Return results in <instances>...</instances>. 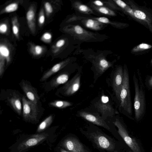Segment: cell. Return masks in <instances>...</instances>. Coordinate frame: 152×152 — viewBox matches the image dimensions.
I'll return each mask as SVG.
<instances>
[{
    "mask_svg": "<svg viewBox=\"0 0 152 152\" xmlns=\"http://www.w3.org/2000/svg\"><path fill=\"white\" fill-rule=\"evenodd\" d=\"M80 132L92 143L93 146L103 152H120L118 143L113 138L99 129H82Z\"/></svg>",
    "mask_w": 152,
    "mask_h": 152,
    "instance_id": "1",
    "label": "cell"
},
{
    "mask_svg": "<svg viewBox=\"0 0 152 152\" xmlns=\"http://www.w3.org/2000/svg\"><path fill=\"white\" fill-rule=\"evenodd\" d=\"M138 79L134 74L133 80L135 90L134 108L135 118L139 120L144 113L145 110V96L144 86L140 74H138Z\"/></svg>",
    "mask_w": 152,
    "mask_h": 152,
    "instance_id": "2",
    "label": "cell"
},
{
    "mask_svg": "<svg viewBox=\"0 0 152 152\" xmlns=\"http://www.w3.org/2000/svg\"><path fill=\"white\" fill-rule=\"evenodd\" d=\"M65 32L80 40L86 42L101 40V35L89 31L78 24H69L64 27Z\"/></svg>",
    "mask_w": 152,
    "mask_h": 152,
    "instance_id": "3",
    "label": "cell"
},
{
    "mask_svg": "<svg viewBox=\"0 0 152 152\" xmlns=\"http://www.w3.org/2000/svg\"><path fill=\"white\" fill-rule=\"evenodd\" d=\"M124 81L120 92V107L126 113L132 115V104L131 100L129 73L126 69H124Z\"/></svg>",
    "mask_w": 152,
    "mask_h": 152,
    "instance_id": "4",
    "label": "cell"
},
{
    "mask_svg": "<svg viewBox=\"0 0 152 152\" xmlns=\"http://www.w3.org/2000/svg\"><path fill=\"white\" fill-rule=\"evenodd\" d=\"M118 129V132L132 152H142L139 144L134 138L131 137L124 126L117 118L113 122Z\"/></svg>",
    "mask_w": 152,
    "mask_h": 152,
    "instance_id": "5",
    "label": "cell"
},
{
    "mask_svg": "<svg viewBox=\"0 0 152 152\" xmlns=\"http://www.w3.org/2000/svg\"><path fill=\"white\" fill-rule=\"evenodd\" d=\"M78 22L85 28L94 31H99L103 29L106 26L93 18L85 17L73 15L66 21V22Z\"/></svg>",
    "mask_w": 152,
    "mask_h": 152,
    "instance_id": "6",
    "label": "cell"
},
{
    "mask_svg": "<svg viewBox=\"0 0 152 152\" xmlns=\"http://www.w3.org/2000/svg\"><path fill=\"white\" fill-rule=\"evenodd\" d=\"M23 115L26 121H35L37 119L38 110L37 104L23 96L22 99Z\"/></svg>",
    "mask_w": 152,
    "mask_h": 152,
    "instance_id": "7",
    "label": "cell"
},
{
    "mask_svg": "<svg viewBox=\"0 0 152 152\" xmlns=\"http://www.w3.org/2000/svg\"><path fill=\"white\" fill-rule=\"evenodd\" d=\"M61 145L65 150L69 152H89L79 140L74 136H70L65 138Z\"/></svg>",
    "mask_w": 152,
    "mask_h": 152,
    "instance_id": "8",
    "label": "cell"
},
{
    "mask_svg": "<svg viewBox=\"0 0 152 152\" xmlns=\"http://www.w3.org/2000/svg\"><path fill=\"white\" fill-rule=\"evenodd\" d=\"M48 136L47 134L43 133L30 136L19 144L17 149L22 151L36 145L44 140Z\"/></svg>",
    "mask_w": 152,
    "mask_h": 152,
    "instance_id": "9",
    "label": "cell"
},
{
    "mask_svg": "<svg viewBox=\"0 0 152 152\" xmlns=\"http://www.w3.org/2000/svg\"><path fill=\"white\" fill-rule=\"evenodd\" d=\"M80 116L96 125L102 127L112 133L111 128L108 125L104 120L99 115L95 113L86 111H81L79 113Z\"/></svg>",
    "mask_w": 152,
    "mask_h": 152,
    "instance_id": "10",
    "label": "cell"
},
{
    "mask_svg": "<svg viewBox=\"0 0 152 152\" xmlns=\"http://www.w3.org/2000/svg\"><path fill=\"white\" fill-rule=\"evenodd\" d=\"M123 81V71L122 67H119L117 69L114 74L113 87L116 96L119 100Z\"/></svg>",
    "mask_w": 152,
    "mask_h": 152,
    "instance_id": "11",
    "label": "cell"
},
{
    "mask_svg": "<svg viewBox=\"0 0 152 152\" xmlns=\"http://www.w3.org/2000/svg\"><path fill=\"white\" fill-rule=\"evenodd\" d=\"M80 80V75H76L65 85L64 87V94L70 96L76 92L79 88Z\"/></svg>",
    "mask_w": 152,
    "mask_h": 152,
    "instance_id": "12",
    "label": "cell"
},
{
    "mask_svg": "<svg viewBox=\"0 0 152 152\" xmlns=\"http://www.w3.org/2000/svg\"><path fill=\"white\" fill-rule=\"evenodd\" d=\"M11 60L10 51L9 48L5 44L1 42L0 44V72H4L5 62L7 64Z\"/></svg>",
    "mask_w": 152,
    "mask_h": 152,
    "instance_id": "13",
    "label": "cell"
},
{
    "mask_svg": "<svg viewBox=\"0 0 152 152\" xmlns=\"http://www.w3.org/2000/svg\"><path fill=\"white\" fill-rule=\"evenodd\" d=\"M95 106L104 117L111 116L114 115V109L109 102H103L100 99L95 103Z\"/></svg>",
    "mask_w": 152,
    "mask_h": 152,
    "instance_id": "14",
    "label": "cell"
},
{
    "mask_svg": "<svg viewBox=\"0 0 152 152\" xmlns=\"http://www.w3.org/2000/svg\"><path fill=\"white\" fill-rule=\"evenodd\" d=\"M22 87L29 100L37 104L39 98L35 88L31 85L24 82L22 83Z\"/></svg>",
    "mask_w": 152,
    "mask_h": 152,
    "instance_id": "15",
    "label": "cell"
},
{
    "mask_svg": "<svg viewBox=\"0 0 152 152\" xmlns=\"http://www.w3.org/2000/svg\"><path fill=\"white\" fill-rule=\"evenodd\" d=\"M26 18L30 31L34 34L36 31L35 10L33 5L29 7L26 14Z\"/></svg>",
    "mask_w": 152,
    "mask_h": 152,
    "instance_id": "16",
    "label": "cell"
},
{
    "mask_svg": "<svg viewBox=\"0 0 152 152\" xmlns=\"http://www.w3.org/2000/svg\"><path fill=\"white\" fill-rule=\"evenodd\" d=\"M70 60V59H68L55 65L45 73L41 79V80L42 81L45 80L54 74L61 70L69 63Z\"/></svg>",
    "mask_w": 152,
    "mask_h": 152,
    "instance_id": "17",
    "label": "cell"
},
{
    "mask_svg": "<svg viewBox=\"0 0 152 152\" xmlns=\"http://www.w3.org/2000/svg\"><path fill=\"white\" fill-rule=\"evenodd\" d=\"M94 65L97 72L102 74L111 66V63L103 57L96 58L94 62Z\"/></svg>",
    "mask_w": 152,
    "mask_h": 152,
    "instance_id": "18",
    "label": "cell"
},
{
    "mask_svg": "<svg viewBox=\"0 0 152 152\" xmlns=\"http://www.w3.org/2000/svg\"><path fill=\"white\" fill-rule=\"evenodd\" d=\"M72 6L77 11L86 14H94L92 9L87 5L78 1L72 2Z\"/></svg>",
    "mask_w": 152,
    "mask_h": 152,
    "instance_id": "19",
    "label": "cell"
},
{
    "mask_svg": "<svg viewBox=\"0 0 152 152\" xmlns=\"http://www.w3.org/2000/svg\"><path fill=\"white\" fill-rule=\"evenodd\" d=\"M9 101L15 111L19 115L22 112V106L19 97L16 94H14Z\"/></svg>",
    "mask_w": 152,
    "mask_h": 152,
    "instance_id": "20",
    "label": "cell"
},
{
    "mask_svg": "<svg viewBox=\"0 0 152 152\" xmlns=\"http://www.w3.org/2000/svg\"><path fill=\"white\" fill-rule=\"evenodd\" d=\"M69 79V75L67 73L60 74L53 79L51 82L52 87H56L66 83Z\"/></svg>",
    "mask_w": 152,
    "mask_h": 152,
    "instance_id": "21",
    "label": "cell"
},
{
    "mask_svg": "<svg viewBox=\"0 0 152 152\" xmlns=\"http://www.w3.org/2000/svg\"><path fill=\"white\" fill-rule=\"evenodd\" d=\"M91 8L99 13L109 16H114L116 15L115 12L108 7H96L91 4Z\"/></svg>",
    "mask_w": 152,
    "mask_h": 152,
    "instance_id": "22",
    "label": "cell"
},
{
    "mask_svg": "<svg viewBox=\"0 0 152 152\" xmlns=\"http://www.w3.org/2000/svg\"><path fill=\"white\" fill-rule=\"evenodd\" d=\"M31 53L35 57H38L42 55L45 51V48L42 46L31 44L29 47Z\"/></svg>",
    "mask_w": 152,
    "mask_h": 152,
    "instance_id": "23",
    "label": "cell"
},
{
    "mask_svg": "<svg viewBox=\"0 0 152 152\" xmlns=\"http://www.w3.org/2000/svg\"><path fill=\"white\" fill-rule=\"evenodd\" d=\"M53 119L52 115H50L46 118L38 126L37 130V132L39 133L45 129L51 124Z\"/></svg>",
    "mask_w": 152,
    "mask_h": 152,
    "instance_id": "24",
    "label": "cell"
},
{
    "mask_svg": "<svg viewBox=\"0 0 152 152\" xmlns=\"http://www.w3.org/2000/svg\"><path fill=\"white\" fill-rule=\"evenodd\" d=\"M66 40L64 39H60L53 45L51 48V51L54 54L58 53L65 45Z\"/></svg>",
    "mask_w": 152,
    "mask_h": 152,
    "instance_id": "25",
    "label": "cell"
},
{
    "mask_svg": "<svg viewBox=\"0 0 152 152\" xmlns=\"http://www.w3.org/2000/svg\"><path fill=\"white\" fill-rule=\"evenodd\" d=\"M18 7V4L17 2L11 3L7 5L0 11V14L8 13L15 11Z\"/></svg>",
    "mask_w": 152,
    "mask_h": 152,
    "instance_id": "26",
    "label": "cell"
},
{
    "mask_svg": "<svg viewBox=\"0 0 152 152\" xmlns=\"http://www.w3.org/2000/svg\"><path fill=\"white\" fill-rule=\"evenodd\" d=\"M50 106L56 108L63 109L70 106L71 103L66 101L55 100L50 103Z\"/></svg>",
    "mask_w": 152,
    "mask_h": 152,
    "instance_id": "27",
    "label": "cell"
},
{
    "mask_svg": "<svg viewBox=\"0 0 152 152\" xmlns=\"http://www.w3.org/2000/svg\"><path fill=\"white\" fill-rule=\"evenodd\" d=\"M12 31L14 35L17 39L19 38V28L17 17L15 16L12 19Z\"/></svg>",
    "mask_w": 152,
    "mask_h": 152,
    "instance_id": "28",
    "label": "cell"
},
{
    "mask_svg": "<svg viewBox=\"0 0 152 152\" xmlns=\"http://www.w3.org/2000/svg\"><path fill=\"white\" fill-rule=\"evenodd\" d=\"M96 20H97L99 22L104 24H109L114 26H117V24L114 21H111L107 18L104 17H101L97 18H93Z\"/></svg>",
    "mask_w": 152,
    "mask_h": 152,
    "instance_id": "29",
    "label": "cell"
},
{
    "mask_svg": "<svg viewBox=\"0 0 152 152\" xmlns=\"http://www.w3.org/2000/svg\"><path fill=\"white\" fill-rule=\"evenodd\" d=\"M152 46L147 44L142 43L137 47H135L133 49L134 52H137L143 50L148 49L151 48Z\"/></svg>",
    "mask_w": 152,
    "mask_h": 152,
    "instance_id": "30",
    "label": "cell"
},
{
    "mask_svg": "<svg viewBox=\"0 0 152 152\" xmlns=\"http://www.w3.org/2000/svg\"><path fill=\"white\" fill-rule=\"evenodd\" d=\"M52 38L51 34L48 32H46L44 33L41 37V40L46 43H49L51 42Z\"/></svg>",
    "mask_w": 152,
    "mask_h": 152,
    "instance_id": "31",
    "label": "cell"
},
{
    "mask_svg": "<svg viewBox=\"0 0 152 152\" xmlns=\"http://www.w3.org/2000/svg\"><path fill=\"white\" fill-rule=\"evenodd\" d=\"M45 19L44 10L43 8H42L39 12L38 19V24L40 27L44 25L45 22Z\"/></svg>",
    "mask_w": 152,
    "mask_h": 152,
    "instance_id": "32",
    "label": "cell"
},
{
    "mask_svg": "<svg viewBox=\"0 0 152 152\" xmlns=\"http://www.w3.org/2000/svg\"><path fill=\"white\" fill-rule=\"evenodd\" d=\"M44 6L47 17H48L53 12L52 7L48 2H45L44 3Z\"/></svg>",
    "mask_w": 152,
    "mask_h": 152,
    "instance_id": "33",
    "label": "cell"
},
{
    "mask_svg": "<svg viewBox=\"0 0 152 152\" xmlns=\"http://www.w3.org/2000/svg\"><path fill=\"white\" fill-rule=\"evenodd\" d=\"M134 15L136 18L140 20H144L146 18L145 14L143 12L139 10H135L134 12Z\"/></svg>",
    "mask_w": 152,
    "mask_h": 152,
    "instance_id": "34",
    "label": "cell"
},
{
    "mask_svg": "<svg viewBox=\"0 0 152 152\" xmlns=\"http://www.w3.org/2000/svg\"><path fill=\"white\" fill-rule=\"evenodd\" d=\"M8 26L5 23H2L0 25V32L1 34H5L8 31Z\"/></svg>",
    "mask_w": 152,
    "mask_h": 152,
    "instance_id": "35",
    "label": "cell"
},
{
    "mask_svg": "<svg viewBox=\"0 0 152 152\" xmlns=\"http://www.w3.org/2000/svg\"><path fill=\"white\" fill-rule=\"evenodd\" d=\"M113 1L122 8H125L127 6L126 4L124 2L121 0H114Z\"/></svg>",
    "mask_w": 152,
    "mask_h": 152,
    "instance_id": "36",
    "label": "cell"
},
{
    "mask_svg": "<svg viewBox=\"0 0 152 152\" xmlns=\"http://www.w3.org/2000/svg\"><path fill=\"white\" fill-rule=\"evenodd\" d=\"M100 100L103 102H107L109 101L108 97L106 96L103 95L102 96L100 99Z\"/></svg>",
    "mask_w": 152,
    "mask_h": 152,
    "instance_id": "37",
    "label": "cell"
},
{
    "mask_svg": "<svg viewBox=\"0 0 152 152\" xmlns=\"http://www.w3.org/2000/svg\"><path fill=\"white\" fill-rule=\"evenodd\" d=\"M148 84L150 87H152V77L148 80Z\"/></svg>",
    "mask_w": 152,
    "mask_h": 152,
    "instance_id": "38",
    "label": "cell"
},
{
    "mask_svg": "<svg viewBox=\"0 0 152 152\" xmlns=\"http://www.w3.org/2000/svg\"><path fill=\"white\" fill-rule=\"evenodd\" d=\"M60 151V152H71L67 151L66 150H65V149L62 148H61Z\"/></svg>",
    "mask_w": 152,
    "mask_h": 152,
    "instance_id": "39",
    "label": "cell"
},
{
    "mask_svg": "<svg viewBox=\"0 0 152 152\" xmlns=\"http://www.w3.org/2000/svg\"><path fill=\"white\" fill-rule=\"evenodd\" d=\"M129 152H132L131 150Z\"/></svg>",
    "mask_w": 152,
    "mask_h": 152,
    "instance_id": "40",
    "label": "cell"
},
{
    "mask_svg": "<svg viewBox=\"0 0 152 152\" xmlns=\"http://www.w3.org/2000/svg\"><path fill=\"white\" fill-rule=\"evenodd\" d=\"M151 152H152V149L151 150Z\"/></svg>",
    "mask_w": 152,
    "mask_h": 152,
    "instance_id": "41",
    "label": "cell"
}]
</instances>
